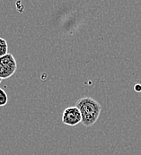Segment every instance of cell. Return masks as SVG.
I'll return each mask as SVG.
<instances>
[{
  "instance_id": "277c9868",
  "label": "cell",
  "mask_w": 141,
  "mask_h": 155,
  "mask_svg": "<svg viewBox=\"0 0 141 155\" xmlns=\"http://www.w3.org/2000/svg\"><path fill=\"white\" fill-rule=\"evenodd\" d=\"M8 54V44L6 41L3 38H0V58Z\"/></svg>"
},
{
  "instance_id": "3957f363",
  "label": "cell",
  "mask_w": 141,
  "mask_h": 155,
  "mask_svg": "<svg viewBox=\"0 0 141 155\" xmlns=\"http://www.w3.org/2000/svg\"><path fill=\"white\" fill-rule=\"evenodd\" d=\"M82 117L79 110L75 107L67 108L62 114V122L69 127H75L81 123Z\"/></svg>"
},
{
  "instance_id": "5b68a950",
  "label": "cell",
  "mask_w": 141,
  "mask_h": 155,
  "mask_svg": "<svg viewBox=\"0 0 141 155\" xmlns=\"http://www.w3.org/2000/svg\"><path fill=\"white\" fill-rule=\"evenodd\" d=\"M8 102V96L6 92L0 88V107H4L7 104Z\"/></svg>"
},
{
  "instance_id": "6da1fadb",
  "label": "cell",
  "mask_w": 141,
  "mask_h": 155,
  "mask_svg": "<svg viewBox=\"0 0 141 155\" xmlns=\"http://www.w3.org/2000/svg\"><path fill=\"white\" fill-rule=\"evenodd\" d=\"M76 107L81 113V123L85 127H92L94 125V123L98 120L102 111L101 105L90 97H84L78 100Z\"/></svg>"
},
{
  "instance_id": "8992f818",
  "label": "cell",
  "mask_w": 141,
  "mask_h": 155,
  "mask_svg": "<svg viewBox=\"0 0 141 155\" xmlns=\"http://www.w3.org/2000/svg\"><path fill=\"white\" fill-rule=\"evenodd\" d=\"M134 90H135L137 92H140L141 91V84H136V85H135V87H134Z\"/></svg>"
},
{
  "instance_id": "52a82bcc",
  "label": "cell",
  "mask_w": 141,
  "mask_h": 155,
  "mask_svg": "<svg viewBox=\"0 0 141 155\" xmlns=\"http://www.w3.org/2000/svg\"><path fill=\"white\" fill-rule=\"evenodd\" d=\"M1 82H2V79H0V83H1Z\"/></svg>"
},
{
  "instance_id": "7a4b0ae2",
  "label": "cell",
  "mask_w": 141,
  "mask_h": 155,
  "mask_svg": "<svg viewBox=\"0 0 141 155\" xmlns=\"http://www.w3.org/2000/svg\"><path fill=\"white\" fill-rule=\"evenodd\" d=\"M17 69V63L15 57L8 53L0 58V79H7L11 77Z\"/></svg>"
}]
</instances>
